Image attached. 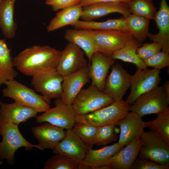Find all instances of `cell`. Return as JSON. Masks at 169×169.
I'll return each instance as SVG.
<instances>
[{
    "instance_id": "obj_1",
    "label": "cell",
    "mask_w": 169,
    "mask_h": 169,
    "mask_svg": "<svg viewBox=\"0 0 169 169\" xmlns=\"http://www.w3.org/2000/svg\"><path fill=\"white\" fill-rule=\"evenodd\" d=\"M61 51L49 46L34 45L25 49L13 58L15 68L32 76L56 69Z\"/></svg>"
},
{
    "instance_id": "obj_2",
    "label": "cell",
    "mask_w": 169,
    "mask_h": 169,
    "mask_svg": "<svg viewBox=\"0 0 169 169\" xmlns=\"http://www.w3.org/2000/svg\"><path fill=\"white\" fill-rule=\"evenodd\" d=\"M130 105L123 100L114 101L110 104L92 113L76 115L75 123L96 127L118 125L129 112Z\"/></svg>"
},
{
    "instance_id": "obj_3",
    "label": "cell",
    "mask_w": 169,
    "mask_h": 169,
    "mask_svg": "<svg viewBox=\"0 0 169 169\" xmlns=\"http://www.w3.org/2000/svg\"><path fill=\"white\" fill-rule=\"evenodd\" d=\"M0 135L2 136L0 142V159H6L9 164H13L15 152L21 147L27 150H31L34 147L42 150L38 145L31 144L25 139L18 125L13 124L7 123L0 126Z\"/></svg>"
},
{
    "instance_id": "obj_4",
    "label": "cell",
    "mask_w": 169,
    "mask_h": 169,
    "mask_svg": "<svg viewBox=\"0 0 169 169\" xmlns=\"http://www.w3.org/2000/svg\"><path fill=\"white\" fill-rule=\"evenodd\" d=\"M4 84L3 97L12 98L15 102L34 109L38 112H44L50 109L49 105L42 95L15 79L8 81Z\"/></svg>"
},
{
    "instance_id": "obj_5",
    "label": "cell",
    "mask_w": 169,
    "mask_h": 169,
    "mask_svg": "<svg viewBox=\"0 0 169 169\" xmlns=\"http://www.w3.org/2000/svg\"><path fill=\"white\" fill-rule=\"evenodd\" d=\"M114 102L110 96L92 85L82 89L72 105L77 115H83L95 111Z\"/></svg>"
},
{
    "instance_id": "obj_6",
    "label": "cell",
    "mask_w": 169,
    "mask_h": 169,
    "mask_svg": "<svg viewBox=\"0 0 169 169\" xmlns=\"http://www.w3.org/2000/svg\"><path fill=\"white\" fill-rule=\"evenodd\" d=\"M169 97L163 86H158L139 96L131 105L129 110L141 117L158 114L169 107Z\"/></svg>"
},
{
    "instance_id": "obj_7",
    "label": "cell",
    "mask_w": 169,
    "mask_h": 169,
    "mask_svg": "<svg viewBox=\"0 0 169 169\" xmlns=\"http://www.w3.org/2000/svg\"><path fill=\"white\" fill-rule=\"evenodd\" d=\"M140 137L142 145L139 157L160 165H169V144L151 131H144Z\"/></svg>"
},
{
    "instance_id": "obj_8",
    "label": "cell",
    "mask_w": 169,
    "mask_h": 169,
    "mask_svg": "<svg viewBox=\"0 0 169 169\" xmlns=\"http://www.w3.org/2000/svg\"><path fill=\"white\" fill-rule=\"evenodd\" d=\"M31 84L42 94L49 104L51 100L61 98L63 93V76L56 69L42 72L32 76Z\"/></svg>"
},
{
    "instance_id": "obj_9",
    "label": "cell",
    "mask_w": 169,
    "mask_h": 169,
    "mask_svg": "<svg viewBox=\"0 0 169 169\" xmlns=\"http://www.w3.org/2000/svg\"><path fill=\"white\" fill-rule=\"evenodd\" d=\"M84 30L92 38L96 51L109 56L126 44L130 34L115 30Z\"/></svg>"
},
{
    "instance_id": "obj_10",
    "label": "cell",
    "mask_w": 169,
    "mask_h": 169,
    "mask_svg": "<svg viewBox=\"0 0 169 169\" xmlns=\"http://www.w3.org/2000/svg\"><path fill=\"white\" fill-rule=\"evenodd\" d=\"M160 70L155 69H137L131 75L130 92L126 101L130 105H132L141 95L158 86L160 82Z\"/></svg>"
},
{
    "instance_id": "obj_11",
    "label": "cell",
    "mask_w": 169,
    "mask_h": 169,
    "mask_svg": "<svg viewBox=\"0 0 169 169\" xmlns=\"http://www.w3.org/2000/svg\"><path fill=\"white\" fill-rule=\"evenodd\" d=\"M131 77L121 64L115 63L106 78L103 91L110 96L114 101L123 100L126 91L130 87Z\"/></svg>"
},
{
    "instance_id": "obj_12",
    "label": "cell",
    "mask_w": 169,
    "mask_h": 169,
    "mask_svg": "<svg viewBox=\"0 0 169 169\" xmlns=\"http://www.w3.org/2000/svg\"><path fill=\"white\" fill-rule=\"evenodd\" d=\"M84 54L78 46L69 43L61 51L56 70L64 77L88 66Z\"/></svg>"
},
{
    "instance_id": "obj_13",
    "label": "cell",
    "mask_w": 169,
    "mask_h": 169,
    "mask_svg": "<svg viewBox=\"0 0 169 169\" xmlns=\"http://www.w3.org/2000/svg\"><path fill=\"white\" fill-rule=\"evenodd\" d=\"M76 116L72 105L65 104L60 101L55 107L50 108L40 115L37 116L36 121L46 122L64 129H72L75 123Z\"/></svg>"
},
{
    "instance_id": "obj_14",
    "label": "cell",
    "mask_w": 169,
    "mask_h": 169,
    "mask_svg": "<svg viewBox=\"0 0 169 169\" xmlns=\"http://www.w3.org/2000/svg\"><path fill=\"white\" fill-rule=\"evenodd\" d=\"M90 79L88 66L64 76L63 93L60 101L64 104L72 105L83 87Z\"/></svg>"
},
{
    "instance_id": "obj_15",
    "label": "cell",
    "mask_w": 169,
    "mask_h": 169,
    "mask_svg": "<svg viewBox=\"0 0 169 169\" xmlns=\"http://www.w3.org/2000/svg\"><path fill=\"white\" fill-rule=\"evenodd\" d=\"M89 148L72 129H70L67 130L64 137L53 150L55 154L65 155L82 164Z\"/></svg>"
},
{
    "instance_id": "obj_16",
    "label": "cell",
    "mask_w": 169,
    "mask_h": 169,
    "mask_svg": "<svg viewBox=\"0 0 169 169\" xmlns=\"http://www.w3.org/2000/svg\"><path fill=\"white\" fill-rule=\"evenodd\" d=\"M90 63L89 74L91 85L103 91L109 70L115 63V59L110 56L96 51L92 55Z\"/></svg>"
},
{
    "instance_id": "obj_17",
    "label": "cell",
    "mask_w": 169,
    "mask_h": 169,
    "mask_svg": "<svg viewBox=\"0 0 169 169\" xmlns=\"http://www.w3.org/2000/svg\"><path fill=\"white\" fill-rule=\"evenodd\" d=\"M119 13L126 18L131 14L127 4L121 2H98L83 7L80 17L91 21L113 13Z\"/></svg>"
},
{
    "instance_id": "obj_18",
    "label": "cell",
    "mask_w": 169,
    "mask_h": 169,
    "mask_svg": "<svg viewBox=\"0 0 169 169\" xmlns=\"http://www.w3.org/2000/svg\"><path fill=\"white\" fill-rule=\"evenodd\" d=\"M38 113L34 109L16 102L7 104L0 101V126L9 123L18 125L31 118L36 117Z\"/></svg>"
},
{
    "instance_id": "obj_19",
    "label": "cell",
    "mask_w": 169,
    "mask_h": 169,
    "mask_svg": "<svg viewBox=\"0 0 169 169\" xmlns=\"http://www.w3.org/2000/svg\"><path fill=\"white\" fill-rule=\"evenodd\" d=\"M159 32L156 34L149 32L147 37L159 43L162 51L169 54V7L166 0H161L160 8L154 17Z\"/></svg>"
},
{
    "instance_id": "obj_20",
    "label": "cell",
    "mask_w": 169,
    "mask_h": 169,
    "mask_svg": "<svg viewBox=\"0 0 169 169\" xmlns=\"http://www.w3.org/2000/svg\"><path fill=\"white\" fill-rule=\"evenodd\" d=\"M142 145L140 137H137L110 157L104 165L110 169H130L137 157Z\"/></svg>"
},
{
    "instance_id": "obj_21",
    "label": "cell",
    "mask_w": 169,
    "mask_h": 169,
    "mask_svg": "<svg viewBox=\"0 0 169 169\" xmlns=\"http://www.w3.org/2000/svg\"><path fill=\"white\" fill-rule=\"evenodd\" d=\"M144 124L141 117L134 112H129L118 125L120 129L118 142L120 145L123 147L140 137L145 127Z\"/></svg>"
},
{
    "instance_id": "obj_22",
    "label": "cell",
    "mask_w": 169,
    "mask_h": 169,
    "mask_svg": "<svg viewBox=\"0 0 169 169\" xmlns=\"http://www.w3.org/2000/svg\"><path fill=\"white\" fill-rule=\"evenodd\" d=\"M64 129L47 123L33 127L32 131L42 150H53L65 136L66 131Z\"/></svg>"
},
{
    "instance_id": "obj_23",
    "label": "cell",
    "mask_w": 169,
    "mask_h": 169,
    "mask_svg": "<svg viewBox=\"0 0 169 169\" xmlns=\"http://www.w3.org/2000/svg\"><path fill=\"white\" fill-rule=\"evenodd\" d=\"M123 147L118 142L98 149L89 148L82 164L86 169H96L98 167L104 165L110 157Z\"/></svg>"
},
{
    "instance_id": "obj_24",
    "label": "cell",
    "mask_w": 169,
    "mask_h": 169,
    "mask_svg": "<svg viewBox=\"0 0 169 169\" xmlns=\"http://www.w3.org/2000/svg\"><path fill=\"white\" fill-rule=\"evenodd\" d=\"M83 8L79 4L58 12L47 25V31L52 32L67 25L73 26L80 18Z\"/></svg>"
},
{
    "instance_id": "obj_25",
    "label": "cell",
    "mask_w": 169,
    "mask_h": 169,
    "mask_svg": "<svg viewBox=\"0 0 169 169\" xmlns=\"http://www.w3.org/2000/svg\"><path fill=\"white\" fill-rule=\"evenodd\" d=\"M16 0H2L0 6V28L5 38H13L17 25L14 19V6Z\"/></svg>"
},
{
    "instance_id": "obj_26",
    "label": "cell",
    "mask_w": 169,
    "mask_h": 169,
    "mask_svg": "<svg viewBox=\"0 0 169 169\" xmlns=\"http://www.w3.org/2000/svg\"><path fill=\"white\" fill-rule=\"evenodd\" d=\"M141 45V42L136 39L130 33L128 40L122 48L115 52L110 56L114 59L121 60L125 62L132 63L137 69H144L147 68L136 53L137 48Z\"/></svg>"
},
{
    "instance_id": "obj_27",
    "label": "cell",
    "mask_w": 169,
    "mask_h": 169,
    "mask_svg": "<svg viewBox=\"0 0 169 169\" xmlns=\"http://www.w3.org/2000/svg\"><path fill=\"white\" fill-rule=\"evenodd\" d=\"M18 75L11 50L5 40L0 39V86L8 81L14 79Z\"/></svg>"
},
{
    "instance_id": "obj_28",
    "label": "cell",
    "mask_w": 169,
    "mask_h": 169,
    "mask_svg": "<svg viewBox=\"0 0 169 169\" xmlns=\"http://www.w3.org/2000/svg\"><path fill=\"white\" fill-rule=\"evenodd\" d=\"M73 27L81 29L115 30L129 33L126 27V18L124 17L102 22L79 20Z\"/></svg>"
},
{
    "instance_id": "obj_29",
    "label": "cell",
    "mask_w": 169,
    "mask_h": 169,
    "mask_svg": "<svg viewBox=\"0 0 169 169\" xmlns=\"http://www.w3.org/2000/svg\"><path fill=\"white\" fill-rule=\"evenodd\" d=\"M64 37L69 43L76 45L84 51L90 63L92 55L96 51L92 38L84 30L67 29Z\"/></svg>"
},
{
    "instance_id": "obj_30",
    "label": "cell",
    "mask_w": 169,
    "mask_h": 169,
    "mask_svg": "<svg viewBox=\"0 0 169 169\" xmlns=\"http://www.w3.org/2000/svg\"><path fill=\"white\" fill-rule=\"evenodd\" d=\"M125 18L126 27L129 33L140 42L144 41L149 33L150 20L132 14Z\"/></svg>"
},
{
    "instance_id": "obj_31",
    "label": "cell",
    "mask_w": 169,
    "mask_h": 169,
    "mask_svg": "<svg viewBox=\"0 0 169 169\" xmlns=\"http://www.w3.org/2000/svg\"><path fill=\"white\" fill-rule=\"evenodd\" d=\"M145 127H149L154 133L169 144V107L157 114L153 120L145 122Z\"/></svg>"
},
{
    "instance_id": "obj_32",
    "label": "cell",
    "mask_w": 169,
    "mask_h": 169,
    "mask_svg": "<svg viewBox=\"0 0 169 169\" xmlns=\"http://www.w3.org/2000/svg\"><path fill=\"white\" fill-rule=\"evenodd\" d=\"M45 163L44 169H85V167L64 155L55 154Z\"/></svg>"
},
{
    "instance_id": "obj_33",
    "label": "cell",
    "mask_w": 169,
    "mask_h": 169,
    "mask_svg": "<svg viewBox=\"0 0 169 169\" xmlns=\"http://www.w3.org/2000/svg\"><path fill=\"white\" fill-rule=\"evenodd\" d=\"M127 4L131 13L154 19L156 11L153 0H133Z\"/></svg>"
},
{
    "instance_id": "obj_34",
    "label": "cell",
    "mask_w": 169,
    "mask_h": 169,
    "mask_svg": "<svg viewBox=\"0 0 169 169\" xmlns=\"http://www.w3.org/2000/svg\"><path fill=\"white\" fill-rule=\"evenodd\" d=\"M72 129L88 148H91L94 145L97 127L75 123Z\"/></svg>"
},
{
    "instance_id": "obj_35",
    "label": "cell",
    "mask_w": 169,
    "mask_h": 169,
    "mask_svg": "<svg viewBox=\"0 0 169 169\" xmlns=\"http://www.w3.org/2000/svg\"><path fill=\"white\" fill-rule=\"evenodd\" d=\"M115 126L105 125L97 127L94 144L99 146L105 145L112 141H116L117 136Z\"/></svg>"
},
{
    "instance_id": "obj_36",
    "label": "cell",
    "mask_w": 169,
    "mask_h": 169,
    "mask_svg": "<svg viewBox=\"0 0 169 169\" xmlns=\"http://www.w3.org/2000/svg\"><path fill=\"white\" fill-rule=\"evenodd\" d=\"M143 62L147 67H151L160 70L169 66V54L161 51L150 58L143 60Z\"/></svg>"
},
{
    "instance_id": "obj_37",
    "label": "cell",
    "mask_w": 169,
    "mask_h": 169,
    "mask_svg": "<svg viewBox=\"0 0 169 169\" xmlns=\"http://www.w3.org/2000/svg\"><path fill=\"white\" fill-rule=\"evenodd\" d=\"M161 45L153 42L151 43H145L137 48L136 53L142 60L147 59L161 51Z\"/></svg>"
},
{
    "instance_id": "obj_38",
    "label": "cell",
    "mask_w": 169,
    "mask_h": 169,
    "mask_svg": "<svg viewBox=\"0 0 169 169\" xmlns=\"http://www.w3.org/2000/svg\"><path fill=\"white\" fill-rule=\"evenodd\" d=\"M169 165H160L149 159L137 157L130 169H169Z\"/></svg>"
},
{
    "instance_id": "obj_39",
    "label": "cell",
    "mask_w": 169,
    "mask_h": 169,
    "mask_svg": "<svg viewBox=\"0 0 169 169\" xmlns=\"http://www.w3.org/2000/svg\"><path fill=\"white\" fill-rule=\"evenodd\" d=\"M80 0H52L45 2L50 6L54 11L74 6L79 3Z\"/></svg>"
},
{
    "instance_id": "obj_40",
    "label": "cell",
    "mask_w": 169,
    "mask_h": 169,
    "mask_svg": "<svg viewBox=\"0 0 169 169\" xmlns=\"http://www.w3.org/2000/svg\"><path fill=\"white\" fill-rule=\"evenodd\" d=\"M133 0H80L79 4L84 7L98 2H121L128 4Z\"/></svg>"
},
{
    "instance_id": "obj_41",
    "label": "cell",
    "mask_w": 169,
    "mask_h": 169,
    "mask_svg": "<svg viewBox=\"0 0 169 169\" xmlns=\"http://www.w3.org/2000/svg\"><path fill=\"white\" fill-rule=\"evenodd\" d=\"M163 86L165 93L169 97V81H168L166 82Z\"/></svg>"
},
{
    "instance_id": "obj_42",
    "label": "cell",
    "mask_w": 169,
    "mask_h": 169,
    "mask_svg": "<svg viewBox=\"0 0 169 169\" xmlns=\"http://www.w3.org/2000/svg\"><path fill=\"white\" fill-rule=\"evenodd\" d=\"M45 1V2H47L51 1L52 0H44Z\"/></svg>"
},
{
    "instance_id": "obj_43",
    "label": "cell",
    "mask_w": 169,
    "mask_h": 169,
    "mask_svg": "<svg viewBox=\"0 0 169 169\" xmlns=\"http://www.w3.org/2000/svg\"><path fill=\"white\" fill-rule=\"evenodd\" d=\"M2 0H0V4Z\"/></svg>"
}]
</instances>
